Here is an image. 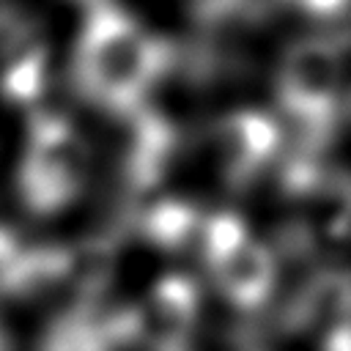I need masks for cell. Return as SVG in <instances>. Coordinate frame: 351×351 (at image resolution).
Instances as JSON below:
<instances>
[{
	"mask_svg": "<svg viewBox=\"0 0 351 351\" xmlns=\"http://www.w3.org/2000/svg\"><path fill=\"white\" fill-rule=\"evenodd\" d=\"M140 337V321L132 310L71 307L44 335L41 351H121Z\"/></svg>",
	"mask_w": 351,
	"mask_h": 351,
	"instance_id": "obj_6",
	"label": "cell"
},
{
	"mask_svg": "<svg viewBox=\"0 0 351 351\" xmlns=\"http://www.w3.org/2000/svg\"><path fill=\"white\" fill-rule=\"evenodd\" d=\"M0 351H11V343H8L5 332H3V326H0Z\"/></svg>",
	"mask_w": 351,
	"mask_h": 351,
	"instance_id": "obj_11",
	"label": "cell"
},
{
	"mask_svg": "<svg viewBox=\"0 0 351 351\" xmlns=\"http://www.w3.org/2000/svg\"><path fill=\"white\" fill-rule=\"evenodd\" d=\"M170 66V47L156 41L118 5H93L74 60L80 90L115 115L140 110L143 96Z\"/></svg>",
	"mask_w": 351,
	"mask_h": 351,
	"instance_id": "obj_1",
	"label": "cell"
},
{
	"mask_svg": "<svg viewBox=\"0 0 351 351\" xmlns=\"http://www.w3.org/2000/svg\"><path fill=\"white\" fill-rule=\"evenodd\" d=\"M143 228L154 244L176 250L184 247L197 230V211L181 200H162L145 214Z\"/></svg>",
	"mask_w": 351,
	"mask_h": 351,
	"instance_id": "obj_7",
	"label": "cell"
},
{
	"mask_svg": "<svg viewBox=\"0 0 351 351\" xmlns=\"http://www.w3.org/2000/svg\"><path fill=\"white\" fill-rule=\"evenodd\" d=\"M200 247L219 293L239 310H258L274 291L277 263L269 247L255 241L233 214L206 219Z\"/></svg>",
	"mask_w": 351,
	"mask_h": 351,
	"instance_id": "obj_4",
	"label": "cell"
},
{
	"mask_svg": "<svg viewBox=\"0 0 351 351\" xmlns=\"http://www.w3.org/2000/svg\"><path fill=\"white\" fill-rule=\"evenodd\" d=\"M326 351H348V326H346L343 321L329 332V337H326Z\"/></svg>",
	"mask_w": 351,
	"mask_h": 351,
	"instance_id": "obj_10",
	"label": "cell"
},
{
	"mask_svg": "<svg viewBox=\"0 0 351 351\" xmlns=\"http://www.w3.org/2000/svg\"><path fill=\"white\" fill-rule=\"evenodd\" d=\"M293 3L302 5V8L310 11V14H321V16H326V14L340 11L346 0H293Z\"/></svg>",
	"mask_w": 351,
	"mask_h": 351,
	"instance_id": "obj_9",
	"label": "cell"
},
{
	"mask_svg": "<svg viewBox=\"0 0 351 351\" xmlns=\"http://www.w3.org/2000/svg\"><path fill=\"white\" fill-rule=\"evenodd\" d=\"M280 104L307 134V145L321 140L343 96V58L340 47L326 38H307L288 49L280 69Z\"/></svg>",
	"mask_w": 351,
	"mask_h": 351,
	"instance_id": "obj_3",
	"label": "cell"
},
{
	"mask_svg": "<svg viewBox=\"0 0 351 351\" xmlns=\"http://www.w3.org/2000/svg\"><path fill=\"white\" fill-rule=\"evenodd\" d=\"M214 156L219 176L230 186H244L274 156L280 143L277 123L263 112H230L214 126Z\"/></svg>",
	"mask_w": 351,
	"mask_h": 351,
	"instance_id": "obj_5",
	"label": "cell"
},
{
	"mask_svg": "<svg viewBox=\"0 0 351 351\" xmlns=\"http://www.w3.org/2000/svg\"><path fill=\"white\" fill-rule=\"evenodd\" d=\"M88 148L60 115H38L19 165V195L36 214L63 208L82 186Z\"/></svg>",
	"mask_w": 351,
	"mask_h": 351,
	"instance_id": "obj_2",
	"label": "cell"
},
{
	"mask_svg": "<svg viewBox=\"0 0 351 351\" xmlns=\"http://www.w3.org/2000/svg\"><path fill=\"white\" fill-rule=\"evenodd\" d=\"M0 85H3V93L14 101L36 99L44 88V52L36 49V47L27 49V52H19L8 63Z\"/></svg>",
	"mask_w": 351,
	"mask_h": 351,
	"instance_id": "obj_8",
	"label": "cell"
}]
</instances>
